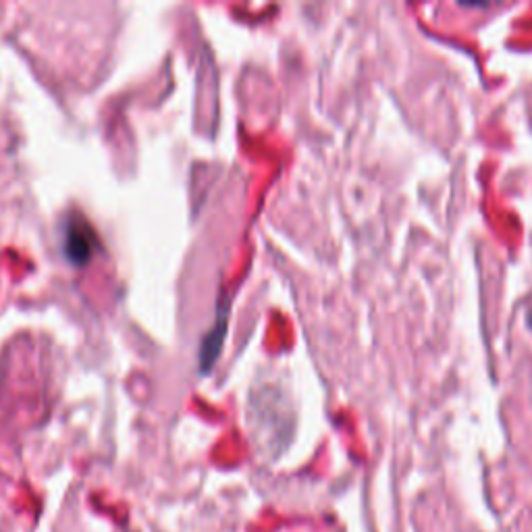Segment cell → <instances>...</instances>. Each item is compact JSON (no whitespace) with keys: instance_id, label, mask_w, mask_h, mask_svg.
Returning <instances> with one entry per match:
<instances>
[{"instance_id":"cell-1","label":"cell","mask_w":532,"mask_h":532,"mask_svg":"<svg viewBox=\"0 0 532 532\" xmlns=\"http://www.w3.org/2000/svg\"><path fill=\"white\" fill-rule=\"evenodd\" d=\"M61 248L63 256L73 264V266H86L96 250H100V239L96 235V229L88 223L84 215H69L63 221L61 227Z\"/></svg>"},{"instance_id":"cell-2","label":"cell","mask_w":532,"mask_h":532,"mask_svg":"<svg viewBox=\"0 0 532 532\" xmlns=\"http://www.w3.org/2000/svg\"><path fill=\"white\" fill-rule=\"evenodd\" d=\"M227 321H229V314L225 310V312L219 314L217 325L208 331V335L202 341V348H200V368H202V372L210 370L212 364H215V360L221 354V345H223L225 331H227Z\"/></svg>"},{"instance_id":"cell-3","label":"cell","mask_w":532,"mask_h":532,"mask_svg":"<svg viewBox=\"0 0 532 532\" xmlns=\"http://www.w3.org/2000/svg\"><path fill=\"white\" fill-rule=\"evenodd\" d=\"M526 325L532 331V298L528 300V308H526Z\"/></svg>"}]
</instances>
